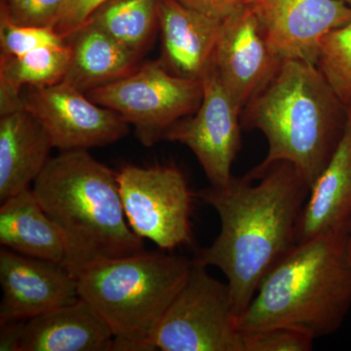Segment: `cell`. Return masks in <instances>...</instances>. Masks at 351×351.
I'll return each instance as SVG.
<instances>
[{
	"mask_svg": "<svg viewBox=\"0 0 351 351\" xmlns=\"http://www.w3.org/2000/svg\"><path fill=\"white\" fill-rule=\"evenodd\" d=\"M311 193L304 176L289 162L270 166L255 180L233 176L225 186L195 195L213 208L221 230L193 262L221 270L239 317L250 304L263 277L295 245V230Z\"/></svg>",
	"mask_w": 351,
	"mask_h": 351,
	"instance_id": "1",
	"label": "cell"
},
{
	"mask_svg": "<svg viewBox=\"0 0 351 351\" xmlns=\"http://www.w3.org/2000/svg\"><path fill=\"white\" fill-rule=\"evenodd\" d=\"M348 117L315 64L286 60L274 77L245 106L241 126L262 132L265 160L247 176L255 180L270 166L293 164L313 186L336 151Z\"/></svg>",
	"mask_w": 351,
	"mask_h": 351,
	"instance_id": "2",
	"label": "cell"
},
{
	"mask_svg": "<svg viewBox=\"0 0 351 351\" xmlns=\"http://www.w3.org/2000/svg\"><path fill=\"white\" fill-rule=\"evenodd\" d=\"M32 191L61 230L63 265L76 278L97 263L145 251L127 221L117 173L87 149L50 158Z\"/></svg>",
	"mask_w": 351,
	"mask_h": 351,
	"instance_id": "3",
	"label": "cell"
},
{
	"mask_svg": "<svg viewBox=\"0 0 351 351\" xmlns=\"http://www.w3.org/2000/svg\"><path fill=\"white\" fill-rule=\"evenodd\" d=\"M351 307L348 232L294 245L263 277L240 332L288 327L314 339L338 331Z\"/></svg>",
	"mask_w": 351,
	"mask_h": 351,
	"instance_id": "4",
	"label": "cell"
},
{
	"mask_svg": "<svg viewBox=\"0 0 351 351\" xmlns=\"http://www.w3.org/2000/svg\"><path fill=\"white\" fill-rule=\"evenodd\" d=\"M193 265L166 250L105 261L78 276V294L112 330L113 351H152V334Z\"/></svg>",
	"mask_w": 351,
	"mask_h": 351,
	"instance_id": "5",
	"label": "cell"
},
{
	"mask_svg": "<svg viewBox=\"0 0 351 351\" xmlns=\"http://www.w3.org/2000/svg\"><path fill=\"white\" fill-rule=\"evenodd\" d=\"M85 94L99 106L119 113L134 127L142 145L152 147L164 140L177 122L197 112L203 99V83L173 75L157 60Z\"/></svg>",
	"mask_w": 351,
	"mask_h": 351,
	"instance_id": "6",
	"label": "cell"
},
{
	"mask_svg": "<svg viewBox=\"0 0 351 351\" xmlns=\"http://www.w3.org/2000/svg\"><path fill=\"white\" fill-rule=\"evenodd\" d=\"M206 269L193 262L186 283L152 334V350L243 351L230 286Z\"/></svg>",
	"mask_w": 351,
	"mask_h": 351,
	"instance_id": "7",
	"label": "cell"
},
{
	"mask_svg": "<svg viewBox=\"0 0 351 351\" xmlns=\"http://www.w3.org/2000/svg\"><path fill=\"white\" fill-rule=\"evenodd\" d=\"M117 182L127 221L141 239L166 251L193 242V193L181 170L127 165L117 173Z\"/></svg>",
	"mask_w": 351,
	"mask_h": 351,
	"instance_id": "8",
	"label": "cell"
},
{
	"mask_svg": "<svg viewBox=\"0 0 351 351\" xmlns=\"http://www.w3.org/2000/svg\"><path fill=\"white\" fill-rule=\"evenodd\" d=\"M201 82L203 99L195 114L171 127L164 140L186 145L195 154L210 186H225L241 149L242 110L232 98L214 62Z\"/></svg>",
	"mask_w": 351,
	"mask_h": 351,
	"instance_id": "9",
	"label": "cell"
},
{
	"mask_svg": "<svg viewBox=\"0 0 351 351\" xmlns=\"http://www.w3.org/2000/svg\"><path fill=\"white\" fill-rule=\"evenodd\" d=\"M24 107L47 131L61 152L114 144L130 132L123 117L101 107L84 92L62 82L45 87H25Z\"/></svg>",
	"mask_w": 351,
	"mask_h": 351,
	"instance_id": "10",
	"label": "cell"
},
{
	"mask_svg": "<svg viewBox=\"0 0 351 351\" xmlns=\"http://www.w3.org/2000/svg\"><path fill=\"white\" fill-rule=\"evenodd\" d=\"M267 43L282 61L315 64L321 43L351 21L341 0H249Z\"/></svg>",
	"mask_w": 351,
	"mask_h": 351,
	"instance_id": "11",
	"label": "cell"
},
{
	"mask_svg": "<svg viewBox=\"0 0 351 351\" xmlns=\"http://www.w3.org/2000/svg\"><path fill=\"white\" fill-rule=\"evenodd\" d=\"M0 323L29 320L80 299L77 278L63 263L0 251Z\"/></svg>",
	"mask_w": 351,
	"mask_h": 351,
	"instance_id": "12",
	"label": "cell"
},
{
	"mask_svg": "<svg viewBox=\"0 0 351 351\" xmlns=\"http://www.w3.org/2000/svg\"><path fill=\"white\" fill-rule=\"evenodd\" d=\"M213 62L226 89L243 110L283 61L270 48L255 14L247 5L223 21Z\"/></svg>",
	"mask_w": 351,
	"mask_h": 351,
	"instance_id": "13",
	"label": "cell"
},
{
	"mask_svg": "<svg viewBox=\"0 0 351 351\" xmlns=\"http://www.w3.org/2000/svg\"><path fill=\"white\" fill-rule=\"evenodd\" d=\"M223 21L208 17L178 0H160L159 62L173 75L201 80L213 64Z\"/></svg>",
	"mask_w": 351,
	"mask_h": 351,
	"instance_id": "14",
	"label": "cell"
},
{
	"mask_svg": "<svg viewBox=\"0 0 351 351\" xmlns=\"http://www.w3.org/2000/svg\"><path fill=\"white\" fill-rule=\"evenodd\" d=\"M351 218V120L304 203L295 230V245L322 235L348 232Z\"/></svg>",
	"mask_w": 351,
	"mask_h": 351,
	"instance_id": "15",
	"label": "cell"
},
{
	"mask_svg": "<svg viewBox=\"0 0 351 351\" xmlns=\"http://www.w3.org/2000/svg\"><path fill=\"white\" fill-rule=\"evenodd\" d=\"M107 323L84 300L25 321L20 351H113Z\"/></svg>",
	"mask_w": 351,
	"mask_h": 351,
	"instance_id": "16",
	"label": "cell"
},
{
	"mask_svg": "<svg viewBox=\"0 0 351 351\" xmlns=\"http://www.w3.org/2000/svg\"><path fill=\"white\" fill-rule=\"evenodd\" d=\"M49 135L27 108L0 115V201L31 188L49 161Z\"/></svg>",
	"mask_w": 351,
	"mask_h": 351,
	"instance_id": "17",
	"label": "cell"
},
{
	"mask_svg": "<svg viewBox=\"0 0 351 351\" xmlns=\"http://www.w3.org/2000/svg\"><path fill=\"white\" fill-rule=\"evenodd\" d=\"M66 41L71 54L63 82L84 93L126 77L141 66L140 54L93 23H85Z\"/></svg>",
	"mask_w": 351,
	"mask_h": 351,
	"instance_id": "18",
	"label": "cell"
},
{
	"mask_svg": "<svg viewBox=\"0 0 351 351\" xmlns=\"http://www.w3.org/2000/svg\"><path fill=\"white\" fill-rule=\"evenodd\" d=\"M0 244L27 257L58 263H63L66 256L61 230L44 211L31 188L2 202Z\"/></svg>",
	"mask_w": 351,
	"mask_h": 351,
	"instance_id": "19",
	"label": "cell"
},
{
	"mask_svg": "<svg viewBox=\"0 0 351 351\" xmlns=\"http://www.w3.org/2000/svg\"><path fill=\"white\" fill-rule=\"evenodd\" d=\"M71 47L39 48L23 56H0V115L24 108L25 87H45L63 82L71 61Z\"/></svg>",
	"mask_w": 351,
	"mask_h": 351,
	"instance_id": "20",
	"label": "cell"
},
{
	"mask_svg": "<svg viewBox=\"0 0 351 351\" xmlns=\"http://www.w3.org/2000/svg\"><path fill=\"white\" fill-rule=\"evenodd\" d=\"M159 5L160 0H105L86 22L143 56L159 29Z\"/></svg>",
	"mask_w": 351,
	"mask_h": 351,
	"instance_id": "21",
	"label": "cell"
},
{
	"mask_svg": "<svg viewBox=\"0 0 351 351\" xmlns=\"http://www.w3.org/2000/svg\"><path fill=\"white\" fill-rule=\"evenodd\" d=\"M315 64L351 120V21L325 36Z\"/></svg>",
	"mask_w": 351,
	"mask_h": 351,
	"instance_id": "22",
	"label": "cell"
},
{
	"mask_svg": "<svg viewBox=\"0 0 351 351\" xmlns=\"http://www.w3.org/2000/svg\"><path fill=\"white\" fill-rule=\"evenodd\" d=\"M66 43L53 27H23L0 17V56H23L39 48Z\"/></svg>",
	"mask_w": 351,
	"mask_h": 351,
	"instance_id": "23",
	"label": "cell"
},
{
	"mask_svg": "<svg viewBox=\"0 0 351 351\" xmlns=\"http://www.w3.org/2000/svg\"><path fill=\"white\" fill-rule=\"evenodd\" d=\"M69 0H0V17L23 27L55 29Z\"/></svg>",
	"mask_w": 351,
	"mask_h": 351,
	"instance_id": "24",
	"label": "cell"
},
{
	"mask_svg": "<svg viewBox=\"0 0 351 351\" xmlns=\"http://www.w3.org/2000/svg\"><path fill=\"white\" fill-rule=\"evenodd\" d=\"M243 351H309L315 339L288 327H272L241 332Z\"/></svg>",
	"mask_w": 351,
	"mask_h": 351,
	"instance_id": "25",
	"label": "cell"
},
{
	"mask_svg": "<svg viewBox=\"0 0 351 351\" xmlns=\"http://www.w3.org/2000/svg\"><path fill=\"white\" fill-rule=\"evenodd\" d=\"M104 1L105 0H69L55 31L66 40L82 27L95 9Z\"/></svg>",
	"mask_w": 351,
	"mask_h": 351,
	"instance_id": "26",
	"label": "cell"
},
{
	"mask_svg": "<svg viewBox=\"0 0 351 351\" xmlns=\"http://www.w3.org/2000/svg\"><path fill=\"white\" fill-rule=\"evenodd\" d=\"M184 5L214 19L226 20L248 4L249 0H178Z\"/></svg>",
	"mask_w": 351,
	"mask_h": 351,
	"instance_id": "27",
	"label": "cell"
},
{
	"mask_svg": "<svg viewBox=\"0 0 351 351\" xmlns=\"http://www.w3.org/2000/svg\"><path fill=\"white\" fill-rule=\"evenodd\" d=\"M25 321L0 323V351H20Z\"/></svg>",
	"mask_w": 351,
	"mask_h": 351,
	"instance_id": "28",
	"label": "cell"
},
{
	"mask_svg": "<svg viewBox=\"0 0 351 351\" xmlns=\"http://www.w3.org/2000/svg\"><path fill=\"white\" fill-rule=\"evenodd\" d=\"M348 256H350V260L351 263V218L350 221V225H348Z\"/></svg>",
	"mask_w": 351,
	"mask_h": 351,
	"instance_id": "29",
	"label": "cell"
},
{
	"mask_svg": "<svg viewBox=\"0 0 351 351\" xmlns=\"http://www.w3.org/2000/svg\"><path fill=\"white\" fill-rule=\"evenodd\" d=\"M341 1L345 2L346 5H348L351 8V0H341Z\"/></svg>",
	"mask_w": 351,
	"mask_h": 351,
	"instance_id": "30",
	"label": "cell"
}]
</instances>
